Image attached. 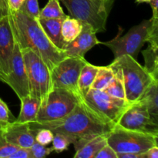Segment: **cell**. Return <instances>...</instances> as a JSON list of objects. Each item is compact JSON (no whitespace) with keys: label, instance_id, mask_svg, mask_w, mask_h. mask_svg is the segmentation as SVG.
<instances>
[{"label":"cell","instance_id":"1","mask_svg":"<svg viewBox=\"0 0 158 158\" xmlns=\"http://www.w3.org/2000/svg\"><path fill=\"white\" fill-rule=\"evenodd\" d=\"M31 130L36 131L41 128H46L53 134H61L67 137L78 151L89 140L101 134H108L114 127L99 120L89 110L80 103L68 115L60 120L44 123H29Z\"/></svg>","mask_w":158,"mask_h":158},{"label":"cell","instance_id":"2","mask_svg":"<svg viewBox=\"0 0 158 158\" xmlns=\"http://www.w3.org/2000/svg\"><path fill=\"white\" fill-rule=\"evenodd\" d=\"M9 15L20 49H32L44 61L49 70H52L54 66L66 57L63 51L57 49L51 43L38 20L19 11L9 12Z\"/></svg>","mask_w":158,"mask_h":158},{"label":"cell","instance_id":"3","mask_svg":"<svg viewBox=\"0 0 158 158\" xmlns=\"http://www.w3.org/2000/svg\"><path fill=\"white\" fill-rule=\"evenodd\" d=\"M82 103L99 120L113 127L131 104L127 100L116 98L105 91L92 88L88 91Z\"/></svg>","mask_w":158,"mask_h":158},{"label":"cell","instance_id":"4","mask_svg":"<svg viewBox=\"0 0 158 158\" xmlns=\"http://www.w3.org/2000/svg\"><path fill=\"white\" fill-rule=\"evenodd\" d=\"M114 61L121 70L126 100L130 103L137 101L144 89L154 80L131 56H121Z\"/></svg>","mask_w":158,"mask_h":158},{"label":"cell","instance_id":"5","mask_svg":"<svg viewBox=\"0 0 158 158\" xmlns=\"http://www.w3.org/2000/svg\"><path fill=\"white\" fill-rule=\"evenodd\" d=\"M25 63L29 96L44 100L52 89L50 70L43 60L29 48L21 49Z\"/></svg>","mask_w":158,"mask_h":158},{"label":"cell","instance_id":"6","mask_svg":"<svg viewBox=\"0 0 158 158\" xmlns=\"http://www.w3.org/2000/svg\"><path fill=\"white\" fill-rule=\"evenodd\" d=\"M82 100L73 93L62 89L52 88L41 102L37 114V123L60 120L72 112Z\"/></svg>","mask_w":158,"mask_h":158},{"label":"cell","instance_id":"7","mask_svg":"<svg viewBox=\"0 0 158 158\" xmlns=\"http://www.w3.org/2000/svg\"><path fill=\"white\" fill-rule=\"evenodd\" d=\"M158 137L124 129L115 125L106 137V142L117 154L144 153L157 145Z\"/></svg>","mask_w":158,"mask_h":158},{"label":"cell","instance_id":"8","mask_svg":"<svg viewBox=\"0 0 158 158\" xmlns=\"http://www.w3.org/2000/svg\"><path fill=\"white\" fill-rule=\"evenodd\" d=\"M151 23V19L143 20L140 24L131 27L124 35H120L118 33L114 39L103 43L100 42V44L104 45L112 51L114 59L128 55L137 60L139 52L148 41Z\"/></svg>","mask_w":158,"mask_h":158},{"label":"cell","instance_id":"9","mask_svg":"<svg viewBox=\"0 0 158 158\" xmlns=\"http://www.w3.org/2000/svg\"><path fill=\"white\" fill-rule=\"evenodd\" d=\"M85 58L66 56L50 71L52 88H62L75 94L83 101L78 89V80Z\"/></svg>","mask_w":158,"mask_h":158},{"label":"cell","instance_id":"10","mask_svg":"<svg viewBox=\"0 0 158 158\" xmlns=\"http://www.w3.org/2000/svg\"><path fill=\"white\" fill-rule=\"evenodd\" d=\"M73 18L90 25L96 32L106 30L110 12L97 6L93 0H60Z\"/></svg>","mask_w":158,"mask_h":158},{"label":"cell","instance_id":"11","mask_svg":"<svg viewBox=\"0 0 158 158\" xmlns=\"http://www.w3.org/2000/svg\"><path fill=\"white\" fill-rule=\"evenodd\" d=\"M115 125L158 137V122L151 117L146 106L138 100L130 104Z\"/></svg>","mask_w":158,"mask_h":158},{"label":"cell","instance_id":"12","mask_svg":"<svg viewBox=\"0 0 158 158\" xmlns=\"http://www.w3.org/2000/svg\"><path fill=\"white\" fill-rule=\"evenodd\" d=\"M4 83L13 89L19 100L29 95V83L24 60L21 49L16 40L15 41L10 69Z\"/></svg>","mask_w":158,"mask_h":158},{"label":"cell","instance_id":"13","mask_svg":"<svg viewBox=\"0 0 158 158\" xmlns=\"http://www.w3.org/2000/svg\"><path fill=\"white\" fill-rule=\"evenodd\" d=\"M15 41L10 17L8 14L0 19V81L3 83L10 69Z\"/></svg>","mask_w":158,"mask_h":158},{"label":"cell","instance_id":"14","mask_svg":"<svg viewBox=\"0 0 158 158\" xmlns=\"http://www.w3.org/2000/svg\"><path fill=\"white\" fill-rule=\"evenodd\" d=\"M97 32L86 23H82V30L78 36L65 46L63 52L66 56L84 58L85 55L96 45L100 44Z\"/></svg>","mask_w":158,"mask_h":158},{"label":"cell","instance_id":"15","mask_svg":"<svg viewBox=\"0 0 158 158\" xmlns=\"http://www.w3.org/2000/svg\"><path fill=\"white\" fill-rule=\"evenodd\" d=\"M0 131L9 143L18 148H30L35 142V133L31 130L29 123L9 122Z\"/></svg>","mask_w":158,"mask_h":158},{"label":"cell","instance_id":"16","mask_svg":"<svg viewBox=\"0 0 158 158\" xmlns=\"http://www.w3.org/2000/svg\"><path fill=\"white\" fill-rule=\"evenodd\" d=\"M42 29L51 43L60 50L63 51L67 44L62 35V23L63 19H37Z\"/></svg>","mask_w":158,"mask_h":158},{"label":"cell","instance_id":"17","mask_svg":"<svg viewBox=\"0 0 158 158\" xmlns=\"http://www.w3.org/2000/svg\"><path fill=\"white\" fill-rule=\"evenodd\" d=\"M21 110L19 117L15 120L17 123H33L35 121L41 100L31 96L21 99Z\"/></svg>","mask_w":158,"mask_h":158},{"label":"cell","instance_id":"18","mask_svg":"<svg viewBox=\"0 0 158 158\" xmlns=\"http://www.w3.org/2000/svg\"><path fill=\"white\" fill-rule=\"evenodd\" d=\"M146 106L151 117L158 122V80H153L138 99Z\"/></svg>","mask_w":158,"mask_h":158},{"label":"cell","instance_id":"19","mask_svg":"<svg viewBox=\"0 0 158 158\" xmlns=\"http://www.w3.org/2000/svg\"><path fill=\"white\" fill-rule=\"evenodd\" d=\"M98 69L99 66L90 64L88 62L82 67L78 80V89L83 100L91 88Z\"/></svg>","mask_w":158,"mask_h":158},{"label":"cell","instance_id":"20","mask_svg":"<svg viewBox=\"0 0 158 158\" xmlns=\"http://www.w3.org/2000/svg\"><path fill=\"white\" fill-rule=\"evenodd\" d=\"M108 134H101L94 137L76 151L75 158H95L97 153L107 143L106 137Z\"/></svg>","mask_w":158,"mask_h":158},{"label":"cell","instance_id":"21","mask_svg":"<svg viewBox=\"0 0 158 158\" xmlns=\"http://www.w3.org/2000/svg\"><path fill=\"white\" fill-rule=\"evenodd\" d=\"M109 66L114 72V78L112 79L107 87L103 91H105L109 95L116 97V98L126 100L121 70L114 61L112 63H110Z\"/></svg>","mask_w":158,"mask_h":158},{"label":"cell","instance_id":"22","mask_svg":"<svg viewBox=\"0 0 158 158\" xmlns=\"http://www.w3.org/2000/svg\"><path fill=\"white\" fill-rule=\"evenodd\" d=\"M158 46L150 44L146 49L142 51L144 58L145 70L154 80H158Z\"/></svg>","mask_w":158,"mask_h":158},{"label":"cell","instance_id":"23","mask_svg":"<svg viewBox=\"0 0 158 158\" xmlns=\"http://www.w3.org/2000/svg\"><path fill=\"white\" fill-rule=\"evenodd\" d=\"M82 30V22L66 15L62 23V35L66 43L73 41Z\"/></svg>","mask_w":158,"mask_h":158},{"label":"cell","instance_id":"24","mask_svg":"<svg viewBox=\"0 0 158 158\" xmlns=\"http://www.w3.org/2000/svg\"><path fill=\"white\" fill-rule=\"evenodd\" d=\"M114 78V72L110 66H99L97 76L93 83L91 88L97 90H104L112 79Z\"/></svg>","mask_w":158,"mask_h":158},{"label":"cell","instance_id":"25","mask_svg":"<svg viewBox=\"0 0 158 158\" xmlns=\"http://www.w3.org/2000/svg\"><path fill=\"white\" fill-rule=\"evenodd\" d=\"M66 16L60 4V0H49L40 10V17L43 19H64Z\"/></svg>","mask_w":158,"mask_h":158},{"label":"cell","instance_id":"26","mask_svg":"<svg viewBox=\"0 0 158 158\" xmlns=\"http://www.w3.org/2000/svg\"><path fill=\"white\" fill-rule=\"evenodd\" d=\"M19 11L31 18L37 19L40 17V12L38 0H25Z\"/></svg>","mask_w":158,"mask_h":158},{"label":"cell","instance_id":"27","mask_svg":"<svg viewBox=\"0 0 158 158\" xmlns=\"http://www.w3.org/2000/svg\"><path fill=\"white\" fill-rule=\"evenodd\" d=\"M52 149L56 153H61L68 149L71 142L67 137L61 134H54L52 139Z\"/></svg>","mask_w":158,"mask_h":158},{"label":"cell","instance_id":"28","mask_svg":"<svg viewBox=\"0 0 158 158\" xmlns=\"http://www.w3.org/2000/svg\"><path fill=\"white\" fill-rule=\"evenodd\" d=\"M29 149H30L32 158H43L53 152V149L52 147L48 148V147L41 144L36 141L31 146Z\"/></svg>","mask_w":158,"mask_h":158},{"label":"cell","instance_id":"29","mask_svg":"<svg viewBox=\"0 0 158 158\" xmlns=\"http://www.w3.org/2000/svg\"><path fill=\"white\" fill-rule=\"evenodd\" d=\"M18 148V147L9 143L0 131V158H9Z\"/></svg>","mask_w":158,"mask_h":158},{"label":"cell","instance_id":"30","mask_svg":"<svg viewBox=\"0 0 158 158\" xmlns=\"http://www.w3.org/2000/svg\"><path fill=\"white\" fill-rule=\"evenodd\" d=\"M53 136V133L46 128H41L35 131V141L45 146H47L52 141Z\"/></svg>","mask_w":158,"mask_h":158},{"label":"cell","instance_id":"31","mask_svg":"<svg viewBox=\"0 0 158 158\" xmlns=\"http://www.w3.org/2000/svg\"><path fill=\"white\" fill-rule=\"evenodd\" d=\"M151 20H152V23H151V28H150L149 32H148L147 43L158 46V19L152 17Z\"/></svg>","mask_w":158,"mask_h":158},{"label":"cell","instance_id":"32","mask_svg":"<svg viewBox=\"0 0 158 158\" xmlns=\"http://www.w3.org/2000/svg\"><path fill=\"white\" fill-rule=\"evenodd\" d=\"M10 111L6 103L0 98V130L9 123Z\"/></svg>","mask_w":158,"mask_h":158},{"label":"cell","instance_id":"33","mask_svg":"<svg viewBox=\"0 0 158 158\" xmlns=\"http://www.w3.org/2000/svg\"><path fill=\"white\" fill-rule=\"evenodd\" d=\"M95 158H117V154L109 144L106 143L97 153Z\"/></svg>","mask_w":158,"mask_h":158},{"label":"cell","instance_id":"34","mask_svg":"<svg viewBox=\"0 0 158 158\" xmlns=\"http://www.w3.org/2000/svg\"><path fill=\"white\" fill-rule=\"evenodd\" d=\"M9 158H32L29 148H19Z\"/></svg>","mask_w":158,"mask_h":158},{"label":"cell","instance_id":"35","mask_svg":"<svg viewBox=\"0 0 158 158\" xmlns=\"http://www.w3.org/2000/svg\"><path fill=\"white\" fill-rule=\"evenodd\" d=\"M25 0H7L9 12H16L19 10Z\"/></svg>","mask_w":158,"mask_h":158},{"label":"cell","instance_id":"36","mask_svg":"<svg viewBox=\"0 0 158 158\" xmlns=\"http://www.w3.org/2000/svg\"><path fill=\"white\" fill-rule=\"evenodd\" d=\"M97 6L110 12L114 0H93Z\"/></svg>","mask_w":158,"mask_h":158},{"label":"cell","instance_id":"37","mask_svg":"<svg viewBox=\"0 0 158 158\" xmlns=\"http://www.w3.org/2000/svg\"><path fill=\"white\" fill-rule=\"evenodd\" d=\"M144 158H158V147L157 145L153 146L144 152Z\"/></svg>","mask_w":158,"mask_h":158},{"label":"cell","instance_id":"38","mask_svg":"<svg viewBox=\"0 0 158 158\" xmlns=\"http://www.w3.org/2000/svg\"><path fill=\"white\" fill-rule=\"evenodd\" d=\"M117 158H144V153H125V154H117Z\"/></svg>","mask_w":158,"mask_h":158},{"label":"cell","instance_id":"39","mask_svg":"<svg viewBox=\"0 0 158 158\" xmlns=\"http://www.w3.org/2000/svg\"><path fill=\"white\" fill-rule=\"evenodd\" d=\"M153 12V18L158 19V0H150L149 2Z\"/></svg>","mask_w":158,"mask_h":158},{"label":"cell","instance_id":"40","mask_svg":"<svg viewBox=\"0 0 158 158\" xmlns=\"http://www.w3.org/2000/svg\"><path fill=\"white\" fill-rule=\"evenodd\" d=\"M0 8L2 10L5 15H7L9 14V8H8L7 0H0Z\"/></svg>","mask_w":158,"mask_h":158},{"label":"cell","instance_id":"41","mask_svg":"<svg viewBox=\"0 0 158 158\" xmlns=\"http://www.w3.org/2000/svg\"><path fill=\"white\" fill-rule=\"evenodd\" d=\"M136 2L137 3H143V2H149L150 0H135Z\"/></svg>","mask_w":158,"mask_h":158},{"label":"cell","instance_id":"42","mask_svg":"<svg viewBox=\"0 0 158 158\" xmlns=\"http://www.w3.org/2000/svg\"><path fill=\"white\" fill-rule=\"evenodd\" d=\"M3 16H5V15H4V13H3L2 10L1 9V8H0V19H1L2 17H3Z\"/></svg>","mask_w":158,"mask_h":158}]
</instances>
